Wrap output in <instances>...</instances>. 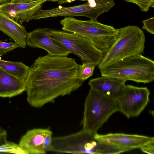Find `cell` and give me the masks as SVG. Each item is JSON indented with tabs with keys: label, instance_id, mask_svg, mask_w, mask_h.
<instances>
[{
	"label": "cell",
	"instance_id": "8",
	"mask_svg": "<svg viewBox=\"0 0 154 154\" xmlns=\"http://www.w3.org/2000/svg\"><path fill=\"white\" fill-rule=\"evenodd\" d=\"M110 5L108 0H88L84 4L74 6L58 7L50 9H41L35 12L29 20L60 16H76L87 17L97 20L101 14L109 11Z\"/></svg>",
	"mask_w": 154,
	"mask_h": 154
},
{
	"label": "cell",
	"instance_id": "19",
	"mask_svg": "<svg viewBox=\"0 0 154 154\" xmlns=\"http://www.w3.org/2000/svg\"><path fill=\"white\" fill-rule=\"evenodd\" d=\"M0 153L25 154L18 144L8 141L0 145Z\"/></svg>",
	"mask_w": 154,
	"mask_h": 154
},
{
	"label": "cell",
	"instance_id": "7",
	"mask_svg": "<svg viewBox=\"0 0 154 154\" xmlns=\"http://www.w3.org/2000/svg\"><path fill=\"white\" fill-rule=\"evenodd\" d=\"M51 38L70 53L79 57L82 63H90L97 66L104 53L88 39L79 35L64 31L51 29Z\"/></svg>",
	"mask_w": 154,
	"mask_h": 154
},
{
	"label": "cell",
	"instance_id": "17",
	"mask_svg": "<svg viewBox=\"0 0 154 154\" xmlns=\"http://www.w3.org/2000/svg\"><path fill=\"white\" fill-rule=\"evenodd\" d=\"M0 67L11 75L24 81L28 76L29 67L21 62L4 60L0 59Z\"/></svg>",
	"mask_w": 154,
	"mask_h": 154
},
{
	"label": "cell",
	"instance_id": "13",
	"mask_svg": "<svg viewBox=\"0 0 154 154\" xmlns=\"http://www.w3.org/2000/svg\"><path fill=\"white\" fill-rule=\"evenodd\" d=\"M52 133L48 128H34L28 131L21 138L18 144L25 154H44L47 151L43 144L46 137Z\"/></svg>",
	"mask_w": 154,
	"mask_h": 154
},
{
	"label": "cell",
	"instance_id": "15",
	"mask_svg": "<svg viewBox=\"0 0 154 154\" xmlns=\"http://www.w3.org/2000/svg\"><path fill=\"white\" fill-rule=\"evenodd\" d=\"M0 31L13 39L20 47H26L27 33L25 27L1 11Z\"/></svg>",
	"mask_w": 154,
	"mask_h": 154
},
{
	"label": "cell",
	"instance_id": "22",
	"mask_svg": "<svg viewBox=\"0 0 154 154\" xmlns=\"http://www.w3.org/2000/svg\"><path fill=\"white\" fill-rule=\"evenodd\" d=\"M142 29H145L151 34H154V17L150 18L143 21Z\"/></svg>",
	"mask_w": 154,
	"mask_h": 154
},
{
	"label": "cell",
	"instance_id": "3",
	"mask_svg": "<svg viewBox=\"0 0 154 154\" xmlns=\"http://www.w3.org/2000/svg\"><path fill=\"white\" fill-rule=\"evenodd\" d=\"M118 29L117 39L104 54L97 65L100 70L117 62L144 52L145 37L140 28L131 25Z\"/></svg>",
	"mask_w": 154,
	"mask_h": 154
},
{
	"label": "cell",
	"instance_id": "12",
	"mask_svg": "<svg viewBox=\"0 0 154 154\" xmlns=\"http://www.w3.org/2000/svg\"><path fill=\"white\" fill-rule=\"evenodd\" d=\"M45 1L27 3H14L10 2L0 5V11L21 24L29 21L32 15L41 9Z\"/></svg>",
	"mask_w": 154,
	"mask_h": 154
},
{
	"label": "cell",
	"instance_id": "6",
	"mask_svg": "<svg viewBox=\"0 0 154 154\" xmlns=\"http://www.w3.org/2000/svg\"><path fill=\"white\" fill-rule=\"evenodd\" d=\"M97 133L82 129L71 134L52 137L50 151L61 153L103 154L105 144L96 138Z\"/></svg>",
	"mask_w": 154,
	"mask_h": 154
},
{
	"label": "cell",
	"instance_id": "16",
	"mask_svg": "<svg viewBox=\"0 0 154 154\" xmlns=\"http://www.w3.org/2000/svg\"><path fill=\"white\" fill-rule=\"evenodd\" d=\"M26 90V81L11 75L0 67V97L11 98Z\"/></svg>",
	"mask_w": 154,
	"mask_h": 154
},
{
	"label": "cell",
	"instance_id": "2",
	"mask_svg": "<svg viewBox=\"0 0 154 154\" xmlns=\"http://www.w3.org/2000/svg\"><path fill=\"white\" fill-rule=\"evenodd\" d=\"M63 31L85 38L104 54L115 42L118 36V29L105 25L97 20H82L66 17L60 21Z\"/></svg>",
	"mask_w": 154,
	"mask_h": 154
},
{
	"label": "cell",
	"instance_id": "21",
	"mask_svg": "<svg viewBox=\"0 0 154 154\" xmlns=\"http://www.w3.org/2000/svg\"><path fill=\"white\" fill-rule=\"evenodd\" d=\"M20 47L16 42H7L0 40V57L7 52Z\"/></svg>",
	"mask_w": 154,
	"mask_h": 154
},
{
	"label": "cell",
	"instance_id": "9",
	"mask_svg": "<svg viewBox=\"0 0 154 154\" xmlns=\"http://www.w3.org/2000/svg\"><path fill=\"white\" fill-rule=\"evenodd\" d=\"M150 94L146 87L125 85L116 100L118 111L128 118L138 116L148 105Z\"/></svg>",
	"mask_w": 154,
	"mask_h": 154
},
{
	"label": "cell",
	"instance_id": "10",
	"mask_svg": "<svg viewBox=\"0 0 154 154\" xmlns=\"http://www.w3.org/2000/svg\"><path fill=\"white\" fill-rule=\"evenodd\" d=\"M96 138L101 143L126 149L128 151L140 149L144 146L154 143V138L146 136L122 133L100 134L97 133Z\"/></svg>",
	"mask_w": 154,
	"mask_h": 154
},
{
	"label": "cell",
	"instance_id": "18",
	"mask_svg": "<svg viewBox=\"0 0 154 154\" xmlns=\"http://www.w3.org/2000/svg\"><path fill=\"white\" fill-rule=\"evenodd\" d=\"M96 66L91 63H82L79 65L78 72V78L81 80L85 81L91 76Z\"/></svg>",
	"mask_w": 154,
	"mask_h": 154
},
{
	"label": "cell",
	"instance_id": "1",
	"mask_svg": "<svg viewBox=\"0 0 154 154\" xmlns=\"http://www.w3.org/2000/svg\"><path fill=\"white\" fill-rule=\"evenodd\" d=\"M79 65L67 56L48 54L38 57L29 67L26 81L28 103L41 108L78 89L84 82L78 78Z\"/></svg>",
	"mask_w": 154,
	"mask_h": 154
},
{
	"label": "cell",
	"instance_id": "25",
	"mask_svg": "<svg viewBox=\"0 0 154 154\" xmlns=\"http://www.w3.org/2000/svg\"><path fill=\"white\" fill-rule=\"evenodd\" d=\"M60 0H11L10 2L14 3H27L33 2L36 1H45L46 2L48 1L52 2H58Z\"/></svg>",
	"mask_w": 154,
	"mask_h": 154
},
{
	"label": "cell",
	"instance_id": "20",
	"mask_svg": "<svg viewBox=\"0 0 154 154\" xmlns=\"http://www.w3.org/2000/svg\"><path fill=\"white\" fill-rule=\"evenodd\" d=\"M125 1L134 3L140 8L141 11L146 12L150 7L154 8V0H124Z\"/></svg>",
	"mask_w": 154,
	"mask_h": 154
},
{
	"label": "cell",
	"instance_id": "24",
	"mask_svg": "<svg viewBox=\"0 0 154 154\" xmlns=\"http://www.w3.org/2000/svg\"><path fill=\"white\" fill-rule=\"evenodd\" d=\"M144 153L150 154L154 153V143L147 144L140 149Z\"/></svg>",
	"mask_w": 154,
	"mask_h": 154
},
{
	"label": "cell",
	"instance_id": "26",
	"mask_svg": "<svg viewBox=\"0 0 154 154\" xmlns=\"http://www.w3.org/2000/svg\"><path fill=\"white\" fill-rule=\"evenodd\" d=\"M76 0H79L81 1H85L88 0H60L58 2V3L60 4L66 3H70Z\"/></svg>",
	"mask_w": 154,
	"mask_h": 154
},
{
	"label": "cell",
	"instance_id": "14",
	"mask_svg": "<svg viewBox=\"0 0 154 154\" xmlns=\"http://www.w3.org/2000/svg\"><path fill=\"white\" fill-rule=\"evenodd\" d=\"M126 81L104 76L90 79V88L109 98L116 100L122 93Z\"/></svg>",
	"mask_w": 154,
	"mask_h": 154
},
{
	"label": "cell",
	"instance_id": "4",
	"mask_svg": "<svg viewBox=\"0 0 154 154\" xmlns=\"http://www.w3.org/2000/svg\"><path fill=\"white\" fill-rule=\"evenodd\" d=\"M101 76L138 83H150L154 80V62L142 54L112 64L100 70Z\"/></svg>",
	"mask_w": 154,
	"mask_h": 154
},
{
	"label": "cell",
	"instance_id": "27",
	"mask_svg": "<svg viewBox=\"0 0 154 154\" xmlns=\"http://www.w3.org/2000/svg\"><path fill=\"white\" fill-rule=\"evenodd\" d=\"M11 0H0V5L6 3L10 2Z\"/></svg>",
	"mask_w": 154,
	"mask_h": 154
},
{
	"label": "cell",
	"instance_id": "23",
	"mask_svg": "<svg viewBox=\"0 0 154 154\" xmlns=\"http://www.w3.org/2000/svg\"><path fill=\"white\" fill-rule=\"evenodd\" d=\"M52 133L48 134L45 137L43 144V147L47 152L50 151L51 145Z\"/></svg>",
	"mask_w": 154,
	"mask_h": 154
},
{
	"label": "cell",
	"instance_id": "11",
	"mask_svg": "<svg viewBox=\"0 0 154 154\" xmlns=\"http://www.w3.org/2000/svg\"><path fill=\"white\" fill-rule=\"evenodd\" d=\"M51 29L49 28H39L27 33L26 45L45 50L48 54L51 56H67L70 52L51 38Z\"/></svg>",
	"mask_w": 154,
	"mask_h": 154
},
{
	"label": "cell",
	"instance_id": "5",
	"mask_svg": "<svg viewBox=\"0 0 154 154\" xmlns=\"http://www.w3.org/2000/svg\"><path fill=\"white\" fill-rule=\"evenodd\" d=\"M82 129L94 132L114 113L118 111L116 100L102 94L90 88L84 103Z\"/></svg>",
	"mask_w": 154,
	"mask_h": 154
}]
</instances>
